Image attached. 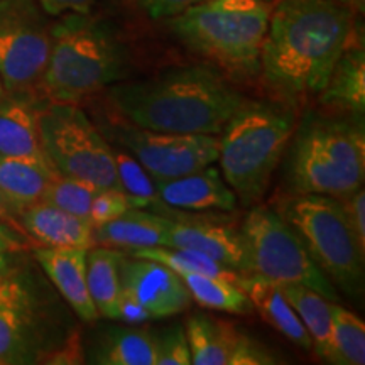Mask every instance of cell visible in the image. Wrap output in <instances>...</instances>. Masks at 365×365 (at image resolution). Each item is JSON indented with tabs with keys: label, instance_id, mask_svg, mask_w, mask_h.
<instances>
[{
	"label": "cell",
	"instance_id": "cell-1",
	"mask_svg": "<svg viewBox=\"0 0 365 365\" xmlns=\"http://www.w3.org/2000/svg\"><path fill=\"white\" fill-rule=\"evenodd\" d=\"M355 31V14L336 0H279L262 44L264 78L291 100L319 97Z\"/></svg>",
	"mask_w": 365,
	"mask_h": 365
},
{
	"label": "cell",
	"instance_id": "cell-2",
	"mask_svg": "<svg viewBox=\"0 0 365 365\" xmlns=\"http://www.w3.org/2000/svg\"><path fill=\"white\" fill-rule=\"evenodd\" d=\"M108 100L117 113L143 129L218 135L244 103L225 76L205 65L171 68L153 78L115 83Z\"/></svg>",
	"mask_w": 365,
	"mask_h": 365
},
{
	"label": "cell",
	"instance_id": "cell-3",
	"mask_svg": "<svg viewBox=\"0 0 365 365\" xmlns=\"http://www.w3.org/2000/svg\"><path fill=\"white\" fill-rule=\"evenodd\" d=\"M125 53L108 26L90 14L53 22L51 51L38 95L48 103H76L120 80Z\"/></svg>",
	"mask_w": 365,
	"mask_h": 365
},
{
	"label": "cell",
	"instance_id": "cell-4",
	"mask_svg": "<svg viewBox=\"0 0 365 365\" xmlns=\"http://www.w3.org/2000/svg\"><path fill=\"white\" fill-rule=\"evenodd\" d=\"M271 0H205L171 17L170 27L191 51L234 76L261 71Z\"/></svg>",
	"mask_w": 365,
	"mask_h": 365
},
{
	"label": "cell",
	"instance_id": "cell-5",
	"mask_svg": "<svg viewBox=\"0 0 365 365\" xmlns=\"http://www.w3.org/2000/svg\"><path fill=\"white\" fill-rule=\"evenodd\" d=\"M293 132L294 115L276 103L244 100L228 118L218 134V161L237 200L249 207L266 195Z\"/></svg>",
	"mask_w": 365,
	"mask_h": 365
},
{
	"label": "cell",
	"instance_id": "cell-6",
	"mask_svg": "<svg viewBox=\"0 0 365 365\" xmlns=\"http://www.w3.org/2000/svg\"><path fill=\"white\" fill-rule=\"evenodd\" d=\"M365 134L344 118L309 117L299 127L289 156V181L298 195L341 198L362 188Z\"/></svg>",
	"mask_w": 365,
	"mask_h": 365
},
{
	"label": "cell",
	"instance_id": "cell-7",
	"mask_svg": "<svg viewBox=\"0 0 365 365\" xmlns=\"http://www.w3.org/2000/svg\"><path fill=\"white\" fill-rule=\"evenodd\" d=\"M58 304L31 266L19 262L0 279V365L48 364L75 333Z\"/></svg>",
	"mask_w": 365,
	"mask_h": 365
},
{
	"label": "cell",
	"instance_id": "cell-8",
	"mask_svg": "<svg viewBox=\"0 0 365 365\" xmlns=\"http://www.w3.org/2000/svg\"><path fill=\"white\" fill-rule=\"evenodd\" d=\"M281 213L331 284L354 298L362 294L365 249L346 220L340 200L299 195L287 200Z\"/></svg>",
	"mask_w": 365,
	"mask_h": 365
},
{
	"label": "cell",
	"instance_id": "cell-9",
	"mask_svg": "<svg viewBox=\"0 0 365 365\" xmlns=\"http://www.w3.org/2000/svg\"><path fill=\"white\" fill-rule=\"evenodd\" d=\"M39 130L46 158L59 175L88 182L97 190H120L110 140L80 105L46 102Z\"/></svg>",
	"mask_w": 365,
	"mask_h": 365
},
{
	"label": "cell",
	"instance_id": "cell-10",
	"mask_svg": "<svg viewBox=\"0 0 365 365\" xmlns=\"http://www.w3.org/2000/svg\"><path fill=\"white\" fill-rule=\"evenodd\" d=\"M245 247V272L279 282H296L339 303L331 281L319 271L298 232L271 208H254L240 228Z\"/></svg>",
	"mask_w": 365,
	"mask_h": 365
},
{
	"label": "cell",
	"instance_id": "cell-11",
	"mask_svg": "<svg viewBox=\"0 0 365 365\" xmlns=\"http://www.w3.org/2000/svg\"><path fill=\"white\" fill-rule=\"evenodd\" d=\"M51 29L38 0H0V80L7 91L38 93L51 51Z\"/></svg>",
	"mask_w": 365,
	"mask_h": 365
},
{
	"label": "cell",
	"instance_id": "cell-12",
	"mask_svg": "<svg viewBox=\"0 0 365 365\" xmlns=\"http://www.w3.org/2000/svg\"><path fill=\"white\" fill-rule=\"evenodd\" d=\"M98 129L108 140L130 153L154 181L188 175L218 161V135L143 129L118 113Z\"/></svg>",
	"mask_w": 365,
	"mask_h": 365
},
{
	"label": "cell",
	"instance_id": "cell-13",
	"mask_svg": "<svg viewBox=\"0 0 365 365\" xmlns=\"http://www.w3.org/2000/svg\"><path fill=\"white\" fill-rule=\"evenodd\" d=\"M191 364L195 365H269L277 360L262 344L237 330L230 322L208 314H191L185 327Z\"/></svg>",
	"mask_w": 365,
	"mask_h": 365
},
{
	"label": "cell",
	"instance_id": "cell-14",
	"mask_svg": "<svg viewBox=\"0 0 365 365\" xmlns=\"http://www.w3.org/2000/svg\"><path fill=\"white\" fill-rule=\"evenodd\" d=\"M120 284L122 293L134 299L150 319L175 317L191 303V294L180 274L150 259L127 257L125 254L120 262Z\"/></svg>",
	"mask_w": 365,
	"mask_h": 365
},
{
	"label": "cell",
	"instance_id": "cell-15",
	"mask_svg": "<svg viewBox=\"0 0 365 365\" xmlns=\"http://www.w3.org/2000/svg\"><path fill=\"white\" fill-rule=\"evenodd\" d=\"M166 245L188 249L207 255L223 266L245 272V247L240 230L228 223H217L198 217L171 218Z\"/></svg>",
	"mask_w": 365,
	"mask_h": 365
},
{
	"label": "cell",
	"instance_id": "cell-16",
	"mask_svg": "<svg viewBox=\"0 0 365 365\" xmlns=\"http://www.w3.org/2000/svg\"><path fill=\"white\" fill-rule=\"evenodd\" d=\"M44 100L38 93L7 91L0 100V156L51 164L41 143L39 117Z\"/></svg>",
	"mask_w": 365,
	"mask_h": 365
},
{
	"label": "cell",
	"instance_id": "cell-17",
	"mask_svg": "<svg viewBox=\"0 0 365 365\" xmlns=\"http://www.w3.org/2000/svg\"><path fill=\"white\" fill-rule=\"evenodd\" d=\"M86 250L88 249L36 245L33 254L46 277L78 318L83 322H95L98 312L91 301L86 282Z\"/></svg>",
	"mask_w": 365,
	"mask_h": 365
},
{
	"label": "cell",
	"instance_id": "cell-18",
	"mask_svg": "<svg viewBox=\"0 0 365 365\" xmlns=\"http://www.w3.org/2000/svg\"><path fill=\"white\" fill-rule=\"evenodd\" d=\"M168 207L180 212H234L237 196L213 164L171 180L154 181Z\"/></svg>",
	"mask_w": 365,
	"mask_h": 365
},
{
	"label": "cell",
	"instance_id": "cell-19",
	"mask_svg": "<svg viewBox=\"0 0 365 365\" xmlns=\"http://www.w3.org/2000/svg\"><path fill=\"white\" fill-rule=\"evenodd\" d=\"M17 225L31 242L43 247H80L95 245L93 225L48 202H38L19 210Z\"/></svg>",
	"mask_w": 365,
	"mask_h": 365
},
{
	"label": "cell",
	"instance_id": "cell-20",
	"mask_svg": "<svg viewBox=\"0 0 365 365\" xmlns=\"http://www.w3.org/2000/svg\"><path fill=\"white\" fill-rule=\"evenodd\" d=\"M237 282L247 294L252 308L261 314L264 322H267L281 335H284L287 340H291L301 349L313 350L312 339H309L307 328L301 323L289 301L286 299L279 282L250 276V274H240Z\"/></svg>",
	"mask_w": 365,
	"mask_h": 365
},
{
	"label": "cell",
	"instance_id": "cell-21",
	"mask_svg": "<svg viewBox=\"0 0 365 365\" xmlns=\"http://www.w3.org/2000/svg\"><path fill=\"white\" fill-rule=\"evenodd\" d=\"M171 218L148 212V210L129 208L115 220L93 227L95 245L118 249L122 252L132 249L166 245Z\"/></svg>",
	"mask_w": 365,
	"mask_h": 365
},
{
	"label": "cell",
	"instance_id": "cell-22",
	"mask_svg": "<svg viewBox=\"0 0 365 365\" xmlns=\"http://www.w3.org/2000/svg\"><path fill=\"white\" fill-rule=\"evenodd\" d=\"M325 105L362 117L365 110V48L362 36L350 39L345 51L333 66L327 86L319 93Z\"/></svg>",
	"mask_w": 365,
	"mask_h": 365
},
{
	"label": "cell",
	"instance_id": "cell-23",
	"mask_svg": "<svg viewBox=\"0 0 365 365\" xmlns=\"http://www.w3.org/2000/svg\"><path fill=\"white\" fill-rule=\"evenodd\" d=\"M59 175L51 164L0 156V193L17 210L43 202L53 178Z\"/></svg>",
	"mask_w": 365,
	"mask_h": 365
},
{
	"label": "cell",
	"instance_id": "cell-24",
	"mask_svg": "<svg viewBox=\"0 0 365 365\" xmlns=\"http://www.w3.org/2000/svg\"><path fill=\"white\" fill-rule=\"evenodd\" d=\"M124 252L93 245L86 250V282L98 317L117 319V303L122 293L120 262Z\"/></svg>",
	"mask_w": 365,
	"mask_h": 365
},
{
	"label": "cell",
	"instance_id": "cell-25",
	"mask_svg": "<svg viewBox=\"0 0 365 365\" xmlns=\"http://www.w3.org/2000/svg\"><path fill=\"white\" fill-rule=\"evenodd\" d=\"M312 339L313 350L327 362L331 359V303L312 287L296 282L279 284Z\"/></svg>",
	"mask_w": 365,
	"mask_h": 365
},
{
	"label": "cell",
	"instance_id": "cell-26",
	"mask_svg": "<svg viewBox=\"0 0 365 365\" xmlns=\"http://www.w3.org/2000/svg\"><path fill=\"white\" fill-rule=\"evenodd\" d=\"M159 335L148 328H110L98 345L95 364L158 365Z\"/></svg>",
	"mask_w": 365,
	"mask_h": 365
},
{
	"label": "cell",
	"instance_id": "cell-27",
	"mask_svg": "<svg viewBox=\"0 0 365 365\" xmlns=\"http://www.w3.org/2000/svg\"><path fill=\"white\" fill-rule=\"evenodd\" d=\"M113 158H115L120 190L124 191L127 200H129L130 208L148 210V212L159 213V215L168 218H176L180 215V210L168 207L163 202L158 193L156 182L130 153L115 145L113 148Z\"/></svg>",
	"mask_w": 365,
	"mask_h": 365
},
{
	"label": "cell",
	"instance_id": "cell-28",
	"mask_svg": "<svg viewBox=\"0 0 365 365\" xmlns=\"http://www.w3.org/2000/svg\"><path fill=\"white\" fill-rule=\"evenodd\" d=\"M181 277L188 287L191 299L200 307L232 314H247L254 309L237 281L207 274H182Z\"/></svg>",
	"mask_w": 365,
	"mask_h": 365
},
{
	"label": "cell",
	"instance_id": "cell-29",
	"mask_svg": "<svg viewBox=\"0 0 365 365\" xmlns=\"http://www.w3.org/2000/svg\"><path fill=\"white\" fill-rule=\"evenodd\" d=\"M127 255L132 257L150 259V261L161 262L173 271L180 274H207V276H217L223 279L237 281L240 277L239 271L223 266V264L213 261L207 255L195 252L188 249H176L170 245H156V247H143L127 250Z\"/></svg>",
	"mask_w": 365,
	"mask_h": 365
},
{
	"label": "cell",
	"instance_id": "cell-30",
	"mask_svg": "<svg viewBox=\"0 0 365 365\" xmlns=\"http://www.w3.org/2000/svg\"><path fill=\"white\" fill-rule=\"evenodd\" d=\"M331 364H365V325L357 314L331 303Z\"/></svg>",
	"mask_w": 365,
	"mask_h": 365
},
{
	"label": "cell",
	"instance_id": "cell-31",
	"mask_svg": "<svg viewBox=\"0 0 365 365\" xmlns=\"http://www.w3.org/2000/svg\"><path fill=\"white\" fill-rule=\"evenodd\" d=\"M95 193H97V188L88 185V182L75 180V178L56 175L53 178V181L49 182L43 202L51 203L54 207L71 213V215L88 220L90 205Z\"/></svg>",
	"mask_w": 365,
	"mask_h": 365
},
{
	"label": "cell",
	"instance_id": "cell-32",
	"mask_svg": "<svg viewBox=\"0 0 365 365\" xmlns=\"http://www.w3.org/2000/svg\"><path fill=\"white\" fill-rule=\"evenodd\" d=\"M130 208L129 200L124 195V191L117 188H102L97 190L93 195L90 205V217L88 220L93 227L103 225V223L112 222L124 215Z\"/></svg>",
	"mask_w": 365,
	"mask_h": 365
},
{
	"label": "cell",
	"instance_id": "cell-33",
	"mask_svg": "<svg viewBox=\"0 0 365 365\" xmlns=\"http://www.w3.org/2000/svg\"><path fill=\"white\" fill-rule=\"evenodd\" d=\"M191 352L185 327L175 325L159 335L158 365H190Z\"/></svg>",
	"mask_w": 365,
	"mask_h": 365
},
{
	"label": "cell",
	"instance_id": "cell-34",
	"mask_svg": "<svg viewBox=\"0 0 365 365\" xmlns=\"http://www.w3.org/2000/svg\"><path fill=\"white\" fill-rule=\"evenodd\" d=\"M340 203L344 208L346 220L352 227L359 244L365 249V191L362 188L352 191V193L341 196Z\"/></svg>",
	"mask_w": 365,
	"mask_h": 365
},
{
	"label": "cell",
	"instance_id": "cell-35",
	"mask_svg": "<svg viewBox=\"0 0 365 365\" xmlns=\"http://www.w3.org/2000/svg\"><path fill=\"white\" fill-rule=\"evenodd\" d=\"M205 0H139L140 7L149 14L153 19H171L186 9L202 4Z\"/></svg>",
	"mask_w": 365,
	"mask_h": 365
},
{
	"label": "cell",
	"instance_id": "cell-36",
	"mask_svg": "<svg viewBox=\"0 0 365 365\" xmlns=\"http://www.w3.org/2000/svg\"><path fill=\"white\" fill-rule=\"evenodd\" d=\"M33 247L34 244L21 227L0 220V254H21Z\"/></svg>",
	"mask_w": 365,
	"mask_h": 365
},
{
	"label": "cell",
	"instance_id": "cell-37",
	"mask_svg": "<svg viewBox=\"0 0 365 365\" xmlns=\"http://www.w3.org/2000/svg\"><path fill=\"white\" fill-rule=\"evenodd\" d=\"M95 2L97 0H38L49 17H59L65 14H90Z\"/></svg>",
	"mask_w": 365,
	"mask_h": 365
},
{
	"label": "cell",
	"instance_id": "cell-38",
	"mask_svg": "<svg viewBox=\"0 0 365 365\" xmlns=\"http://www.w3.org/2000/svg\"><path fill=\"white\" fill-rule=\"evenodd\" d=\"M17 213H19V210L14 207L6 196L0 193V220L11 222L14 225H17Z\"/></svg>",
	"mask_w": 365,
	"mask_h": 365
},
{
	"label": "cell",
	"instance_id": "cell-39",
	"mask_svg": "<svg viewBox=\"0 0 365 365\" xmlns=\"http://www.w3.org/2000/svg\"><path fill=\"white\" fill-rule=\"evenodd\" d=\"M19 262V254H0V279H4Z\"/></svg>",
	"mask_w": 365,
	"mask_h": 365
},
{
	"label": "cell",
	"instance_id": "cell-40",
	"mask_svg": "<svg viewBox=\"0 0 365 365\" xmlns=\"http://www.w3.org/2000/svg\"><path fill=\"white\" fill-rule=\"evenodd\" d=\"M336 2L341 4V6H345L346 9H350L355 16H357V14L362 16L365 11V0H336Z\"/></svg>",
	"mask_w": 365,
	"mask_h": 365
},
{
	"label": "cell",
	"instance_id": "cell-41",
	"mask_svg": "<svg viewBox=\"0 0 365 365\" xmlns=\"http://www.w3.org/2000/svg\"><path fill=\"white\" fill-rule=\"evenodd\" d=\"M7 93V90H6V86H4V83H2V80H0V100L4 98V95Z\"/></svg>",
	"mask_w": 365,
	"mask_h": 365
}]
</instances>
